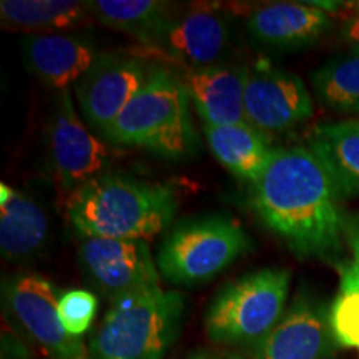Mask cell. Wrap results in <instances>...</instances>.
I'll use <instances>...</instances> for the list:
<instances>
[{"mask_svg":"<svg viewBox=\"0 0 359 359\" xmlns=\"http://www.w3.org/2000/svg\"><path fill=\"white\" fill-rule=\"evenodd\" d=\"M151 67L137 57L97 53L87 74L75 83V95L90 127L103 132L122 114L147 82Z\"/></svg>","mask_w":359,"mask_h":359,"instance_id":"8fae6325","label":"cell"},{"mask_svg":"<svg viewBox=\"0 0 359 359\" xmlns=\"http://www.w3.org/2000/svg\"><path fill=\"white\" fill-rule=\"evenodd\" d=\"M95 294L85 290L67 291L58 299V316L72 336H82L92 325L97 314Z\"/></svg>","mask_w":359,"mask_h":359,"instance_id":"cb8c5ba5","label":"cell"},{"mask_svg":"<svg viewBox=\"0 0 359 359\" xmlns=\"http://www.w3.org/2000/svg\"><path fill=\"white\" fill-rule=\"evenodd\" d=\"M178 208L172 188L128 175L103 173L69 193L67 218L83 238L148 241Z\"/></svg>","mask_w":359,"mask_h":359,"instance_id":"7a4b0ae2","label":"cell"},{"mask_svg":"<svg viewBox=\"0 0 359 359\" xmlns=\"http://www.w3.org/2000/svg\"><path fill=\"white\" fill-rule=\"evenodd\" d=\"M188 359H243V358L235 356V354H218L212 351H200V353H195Z\"/></svg>","mask_w":359,"mask_h":359,"instance_id":"4316f807","label":"cell"},{"mask_svg":"<svg viewBox=\"0 0 359 359\" xmlns=\"http://www.w3.org/2000/svg\"><path fill=\"white\" fill-rule=\"evenodd\" d=\"M314 93L327 109L359 111V55L336 57L311 75Z\"/></svg>","mask_w":359,"mask_h":359,"instance_id":"7402d4cb","label":"cell"},{"mask_svg":"<svg viewBox=\"0 0 359 359\" xmlns=\"http://www.w3.org/2000/svg\"><path fill=\"white\" fill-rule=\"evenodd\" d=\"M4 304L19 325L52 359H92L82 338L72 336L58 316V290L39 275H15L4 281Z\"/></svg>","mask_w":359,"mask_h":359,"instance_id":"52a82bcc","label":"cell"},{"mask_svg":"<svg viewBox=\"0 0 359 359\" xmlns=\"http://www.w3.org/2000/svg\"><path fill=\"white\" fill-rule=\"evenodd\" d=\"M333 27L331 15L314 2H275L258 7L248 19V32L258 43L296 50L316 43Z\"/></svg>","mask_w":359,"mask_h":359,"instance_id":"9a60e30c","label":"cell"},{"mask_svg":"<svg viewBox=\"0 0 359 359\" xmlns=\"http://www.w3.org/2000/svg\"><path fill=\"white\" fill-rule=\"evenodd\" d=\"M245 115L246 122L259 132H286L313 115L311 93L298 75L262 60L248 69Z\"/></svg>","mask_w":359,"mask_h":359,"instance_id":"30bf717a","label":"cell"},{"mask_svg":"<svg viewBox=\"0 0 359 359\" xmlns=\"http://www.w3.org/2000/svg\"><path fill=\"white\" fill-rule=\"evenodd\" d=\"M291 275L263 268L228 283L206 309L205 331L218 344L253 348L285 316Z\"/></svg>","mask_w":359,"mask_h":359,"instance_id":"5b68a950","label":"cell"},{"mask_svg":"<svg viewBox=\"0 0 359 359\" xmlns=\"http://www.w3.org/2000/svg\"><path fill=\"white\" fill-rule=\"evenodd\" d=\"M308 148L330 172L341 195L359 196V118L318 125Z\"/></svg>","mask_w":359,"mask_h":359,"instance_id":"d6986e66","label":"cell"},{"mask_svg":"<svg viewBox=\"0 0 359 359\" xmlns=\"http://www.w3.org/2000/svg\"><path fill=\"white\" fill-rule=\"evenodd\" d=\"M48 236V218L37 201L12 187L0 185V251L8 262L37 255Z\"/></svg>","mask_w":359,"mask_h":359,"instance_id":"e0dca14e","label":"cell"},{"mask_svg":"<svg viewBox=\"0 0 359 359\" xmlns=\"http://www.w3.org/2000/svg\"><path fill=\"white\" fill-rule=\"evenodd\" d=\"M250 248L248 233L235 218H190L161 241L156 264L173 285H198L212 280Z\"/></svg>","mask_w":359,"mask_h":359,"instance_id":"8992f818","label":"cell"},{"mask_svg":"<svg viewBox=\"0 0 359 359\" xmlns=\"http://www.w3.org/2000/svg\"><path fill=\"white\" fill-rule=\"evenodd\" d=\"M190 102L185 82L165 67L155 65L102 137L114 145L145 148L163 158H185L198 148Z\"/></svg>","mask_w":359,"mask_h":359,"instance_id":"3957f363","label":"cell"},{"mask_svg":"<svg viewBox=\"0 0 359 359\" xmlns=\"http://www.w3.org/2000/svg\"><path fill=\"white\" fill-rule=\"evenodd\" d=\"M250 200L258 218L298 257L331 258L341 251L343 195L308 147L275 148Z\"/></svg>","mask_w":359,"mask_h":359,"instance_id":"6da1fadb","label":"cell"},{"mask_svg":"<svg viewBox=\"0 0 359 359\" xmlns=\"http://www.w3.org/2000/svg\"><path fill=\"white\" fill-rule=\"evenodd\" d=\"M88 2L64 0H2L0 15L8 27L34 30L37 34L62 32L87 20Z\"/></svg>","mask_w":359,"mask_h":359,"instance_id":"44dd1931","label":"cell"},{"mask_svg":"<svg viewBox=\"0 0 359 359\" xmlns=\"http://www.w3.org/2000/svg\"><path fill=\"white\" fill-rule=\"evenodd\" d=\"M334 336L330 309L313 296L299 294L281 321L250 351V359H327Z\"/></svg>","mask_w":359,"mask_h":359,"instance_id":"7c38bea8","label":"cell"},{"mask_svg":"<svg viewBox=\"0 0 359 359\" xmlns=\"http://www.w3.org/2000/svg\"><path fill=\"white\" fill-rule=\"evenodd\" d=\"M90 11L103 25L140 40L150 48H158L175 13L172 7L156 0H95Z\"/></svg>","mask_w":359,"mask_h":359,"instance_id":"ffe728a7","label":"cell"},{"mask_svg":"<svg viewBox=\"0 0 359 359\" xmlns=\"http://www.w3.org/2000/svg\"><path fill=\"white\" fill-rule=\"evenodd\" d=\"M48 163L57 182L74 191L103 175L110 160L107 147L90 132L74 107L70 90L58 92L47 128Z\"/></svg>","mask_w":359,"mask_h":359,"instance_id":"ba28073f","label":"cell"},{"mask_svg":"<svg viewBox=\"0 0 359 359\" xmlns=\"http://www.w3.org/2000/svg\"><path fill=\"white\" fill-rule=\"evenodd\" d=\"M79 257L85 275L111 302L160 286L158 264L143 240L85 238Z\"/></svg>","mask_w":359,"mask_h":359,"instance_id":"9c48e42d","label":"cell"},{"mask_svg":"<svg viewBox=\"0 0 359 359\" xmlns=\"http://www.w3.org/2000/svg\"><path fill=\"white\" fill-rule=\"evenodd\" d=\"M351 8L354 13L344 22L343 30H341V37H343L348 47L351 48V52L359 55V2L353 4Z\"/></svg>","mask_w":359,"mask_h":359,"instance_id":"d4e9b609","label":"cell"},{"mask_svg":"<svg viewBox=\"0 0 359 359\" xmlns=\"http://www.w3.org/2000/svg\"><path fill=\"white\" fill-rule=\"evenodd\" d=\"M210 150L236 178L253 185L262 177L275 148L266 133L246 123L212 127L203 125Z\"/></svg>","mask_w":359,"mask_h":359,"instance_id":"ac0fdd59","label":"cell"},{"mask_svg":"<svg viewBox=\"0 0 359 359\" xmlns=\"http://www.w3.org/2000/svg\"><path fill=\"white\" fill-rule=\"evenodd\" d=\"M339 291L330 308L334 341L359 351V271L354 264H341Z\"/></svg>","mask_w":359,"mask_h":359,"instance_id":"603a6c76","label":"cell"},{"mask_svg":"<svg viewBox=\"0 0 359 359\" xmlns=\"http://www.w3.org/2000/svg\"><path fill=\"white\" fill-rule=\"evenodd\" d=\"M344 240L353 253V264L359 271V213L346 217L344 223Z\"/></svg>","mask_w":359,"mask_h":359,"instance_id":"484cf974","label":"cell"},{"mask_svg":"<svg viewBox=\"0 0 359 359\" xmlns=\"http://www.w3.org/2000/svg\"><path fill=\"white\" fill-rule=\"evenodd\" d=\"M185 302L161 286L120 296L90 341L92 359H163L180 331Z\"/></svg>","mask_w":359,"mask_h":359,"instance_id":"277c9868","label":"cell"},{"mask_svg":"<svg viewBox=\"0 0 359 359\" xmlns=\"http://www.w3.org/2000/svg\"><path fill=\"white\" fill-rule=\"evenodd\" d=\"M246 79L248 67L217 64L188 70L183 82L203 125L226 127L246 123Z\"/></svg>","mask_w":359,"mask_h":359,"instance_id":"5bb4252c","label":"cell"},{"mask_svg":"<svg viewBox=\"0 0 359 359\" xmlns=\"http://www.w3.org/2000/svg\"><path fill=\"white\" fill-rule=\"evenodd\" d=\"M230 45L228 20L219 8L193 7L175 15L161 40V50L190 70L222 64Z\"/></svg>","mask_w":359,"mask_h":359,"instance_id":"4fadbf2b","label":"cell"},{"mask_svg":"<svg viewBox=\"0 0 359 359\" xmlns=\"http://www.w3.org/2000/svg\"><path fill=\"white\" fill-rule=\"evenodd\" d=\"M29 69L47 87L69 90L87 74L97 57L95 45L85 35L70 32L34 34L24 40Z\"/></svg>","mask_w":359,"mask_h":359,"instance_id":"2e32d148","label":"cell"}]
</instances>
